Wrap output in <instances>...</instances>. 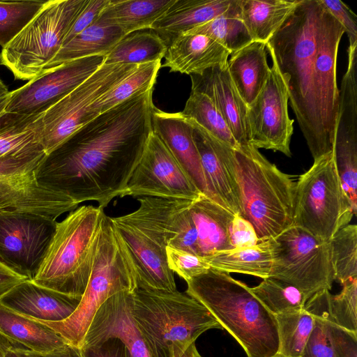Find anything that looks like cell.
<instances>
[{
	"label": "cell",
	"instance_id": "8992f818",
	"mask_svg": "<svg viewBox=\"0 0 357 357\" xmlns=\"http://www.w3.org/2000/svg\"><path fill=\"white\" fill-rule=\"evenodd\" d=\"M133 319L153 357H179L205 331L222 326L186 292L137 289L130 293Z\"/></svg>",
	"mask_w": 357,
	"mask_h": 357
},
{
	"label": "cell",
	"instance_id": "d6a6232c",
	"mask_svg": "<svg viewBox=\"0 0 357 357\" xmlns=\"http://www.w3.org/2000/svg\"><path fill=\"white\" fill-rule=\"evenodd\" d=\"M204 258L211 268L262 279L270 276L273 261L270 239L259 241L252 246L215 252Z\"/></svg>",
	"mask_w": 357,
	"mask_h": 357
},
{
	"label": "cell",
	"instance_id": "836d02e7",
	"mask_svg": "<svg viewBox=\"0 0 357 357\" xmlns=\"http://www.w3.org/2000/svg\"><path fill=\"white\" fill-rule=\"evenodd\" d=\"M149 30L125 36L105 56L104 63L139 65L161 61L167 45L156 33Z\"/></svg>",
	"mask_w": 357,
	"mask_h": 357
},
{
	"label": "cell",
	"instance_id": "d6986e66",
	"mask_svg": "<svg viewBox=\"0 0 357 357\" xmlns=\"http://www.w3.org/2000/svg\"><path fill=\"white\" fill-rule=\"evenodd\" d=\"M131 292H119L99 307L80 348L115 338L123 343L132 357H153L132 315Z\"/></svg>",
	"mask_w": 357,
	"mask_h": 357
},
{
	"label": "cell",
	"instance_id": "7dc6e473",
	"mask_svg": "<svg viewBox=\"0 0 357 357\" xmlns=\"http://www.w3.org/2000/svg\"><path fill=\"white\" fill-rule=\"evenodd\" d=\"M82 357H132L119 340L112 338L98 344L80 348Z\"/></svg>",
	"mask_w": 357,
	"mask_h": 357
},
{
	"label": "cell",
	"instance_id": "f6af8a7d",
	"mask_svg": "<svg viewBox=\"0 0 357 357\" xmlns=\"http://www.w3.org/2000/svg\"><path fill=\"white\" fill-rule=\"evenodd\" d=\"M329 13L342 26L349 38V45L357 44L356 16L342 1L320 0Z\"/></svg>",
	"mask_w": 357,
	"mask_h": 357
},
{
	"label": "cell",
	"instance_id": "7a4b0ae2",
	"mask_svg": "<svg viewBox=\"0 0 357 357\" xmlns=\"http://www.w3.org/2000/svg\"><path fill=\"white\" fill-rule=\"evenodd\" d=\"M344 33L320 0H300L266 44L314 160L333 152L338 110L336 64Z\"/></svg>",
	"mask_w": 357,
	"mask_h": 357
},
{
	"label": "cell",
	"instance_id": "8d00e7d4",
	"mask_svg": "<svg viewBox=\"0 0 357 357\" xmlns=\"http://www.w3.org/2000/svg\"><path fill=\"white\" fill-rule=\"evenodd\" d=\"M206 35L223 45L230 54L254 42L241 15L239 0L225 13L185 32Z\"/></svg>",
	"mask_w": 357,
	"mask_h": 357
},
{
	"label": "cell",
	"instance_id": "f907efd6",
	"mask_svg": "<svg viewBox=\"0 0 357 357\" xmlns=\"http://www.w3.org/2000/svg\"><path fill=\"white\" fill-rule=\"evenodd\" d=\"M13 347L15 346L8 339L0 333V357H5L7 351Z\"/></svg>",
	"mask_w": 357,
	"mask_h": 357
},
{
	"label": "cell",
	"instance_id": "f35d334b",
	"mask_svg": "<svg viewBox=\"0 0 357 357\" xmlns=\"http://www.w3.org/2000/svg\"><path fill=\"white\" fill-rule=\"evenodd\" d=\"M250 289L274 316L302 308L308 300L297 287L271 277L263 279L257 286Z\"/></svg>",
	"mask_w": 357,
	"mask_h": 357
},
{
	"label": "cell",
	"instance_id": "6da1fadb",
	"mask_svg": "<svg viewBox=\"0 0 357 357\" xmlns=\"http://www.w3.org/2000/svg\"><path fill=\"white\" fill-rule=\"evenodd\" d=\"M153 91L132 96L75 131L45 155L39 181L78 205L94 201L104 209L123 197L152 132Z\"/></svg>",
	"mask_w": 357,
	"mask_h": 357
},
{
	"label": "cell",
	"instance_id": "f546056e",
	"mask_svg": "<svg viewBox=\"0 0 357 357\" xmlns=\"http://www.w3.org/2000/svg\"><path fill=\"white\" fill-rule=\"evenodd\" d=\"M176 0H110L98 19L121 29L125 36L150 29Z\"/></svg>",
	"mask_w": 357,
	"mask_h": 357
},
{
	"label": "cell",
	"instance_id": "3957f363",
	"mask_svg": "<svg viewBox=\"0 0 357 357\" xmlns=\"http://www.w3.org/2000/svg\"><path fill=\"white\" fill-rule=\"evenodd\" d=\"M138 208L109 217L133 263L138 289L177 291L169 268L166 247H173L185 229L187 209L193 201L150 197L137 198Z\"/></svg>",
	"mask_w": 357,
	"mask_h": 357
},
{
	"label": "cell",
	"instance_id": "db71d44e",
	"mask_svg": "<svg viewBox=\"0 0 357 357\" xmlns=\"http://www.w3.org/2000/svg\"><path fill=\"white\" fill-rule=\"evenodd\" d=\"M10 92L8 94L0 98V114L5 112L6 107L8 102Z\"/></svg>",
	"mask_w": 357,
	"mask_h": 357
},
{
	"label": "cell",
	"instance_id": "30bf717a",
	"mask_svg": "<svg viewBox=\"0 0 357 357\" xmlns=\"http://www.w3.org/2000/svg\"><path fill=\"white\" fill-rule=\"evenodd\" d=\"M354 215L333 152L314 160L295 185L294 226L329 241Z\"/></svg>",
	"mask_w": 357,
	"mask_h": 357
},
{
	"label": "cell",
	"instance_id": "277c9868",
	"mask_svg": "<svg viewBox=\"0 0 357 357\" xmlns=\"http://www.w3.org/2000/svg\"><path fill=\"white\" fill-rule=\"evenodd\" d=\"M186 282V293L206 307L248 357H271L278 353L275 317L249 287L213 268Z\"/></svg>",
	"mask_w": 357,
	"mask_h": 357
},
{
	"label": "cell",
	"instance_id": "e575fe53",
	"mask_svg": "<svg viewBox=\"0 0 357 357\" xmlns=\"http://www.w3.org/2000/svg\"><path fill=\"white\" fill-rule=\"evenodd\" d=\"M278 353L287 357H301L313 331L316 315L305 306L275 316Z\"/></svg>",
	"mask_w": 357,
	"mask_h": 357
},
{
	"label": "cell",
	"instance_id": "7402d4cb",
	"mask_svg": "<svg viewBox=\"0 0 357 357\" xmlns=\"http://www.w3.org/2000/svg\"><path fill=\"white\" fill-rule=\"evenodd\" d=\"M80 300L26 280L6 294L0 303L32 319L56 322L68 319Z\"/></svg>",
	"mask_w": 357,
	"mask_h": 357
},
{
	"label": "cell",
	"instance_id": "c3c4849f",
	"mask_svg": "<svg viewBox=\"0 0 357 357\" xmlns=\"http://www.w3.org/2000/svg\"><path fill=\"white\" fill-rule=\"evenodd\" d=\"M28 280L0 261V299L13 287Z\"/></svg>",
	"mask_w": 357,
	"mask_h": 357
},
{
	"label": "cell",
	"instance_id": "7c38bea8",
	"mask_svg": "<svg viewBox=\"0 0 357 357\" xmlns=\"http://www.w3.org/2000/svg\"><path fill=\"white\" fill-rule=\"evenodd\" d=\"M138 65L103 63L43 116L42 144L46 155L94 119L91 105L131 73Z\"/></svg>",
	"mask_w": 357,
	"mask_h": 357
},
{
	"label": "cell",
	"instance_id": "4fadbf2b",
	"mask_svg": "<svg viewBox=\"0 0 357 357\" xmlns=\"http://www.w3.org/2000/svg\"><path fill=\"white\" fill-rule=\"evenodd\" d=\"M45 155L0 160V213L31 214L56 220L78 207L66 195L39 181L37 172Z\"/></svg>",
	"mask_w": 357,
	"mask_h": 357
},
{
	"label": "cell",
	"instance_id": "681fc988",
	"mask_svg": "<svg viewBox=\"0 0 357 357\" xmlns=\"http://www.w3.org/2000/svg\"><path fill=\"white\" fill-rule=\"evenodd\" d=\"M29 357H82L80 348L67 344L53 351L40 354L26 349Z\"/></svg>",
	"mask_w": 357,
	"mask_h": 357
},
{
	"label": "cell",
	"instance_id": "f1b7e54d",
	"mask_svg": "<svg viewBox=\"0 0 357 357\" xmlns=\"http://www.w3.org/2000/svg\"><path fill=\"white\" fill-rule=\"evenodd\" d=\"M124 36V33L119 27L98 19L64 44L44 70L82 58L107 55Z\"/></svg>",
	"mask_w": 357,
	"mask_h": 357
},
{
	"label": "cell",
	"instance_id": "9f6ffc18",
	"mask_svg": "<svg viewBox=\"0 0 357 357\" xmlns=\"http://www.w3.org/2000/svg\"><path fill=\"white\" fill-rule=\"evenodd\" d=\"M271 357H287V356H283V355H282V354H280V353L278 352V353H276L275 354H274Z\"/></svg>",
	"mask_w": 357,
	"mask_h": 357
},
{
	"label": "cell",
	"instance_id": "b9f144b4",
	"mask_svg": "<svg viewBox=\"0 0 357 357\" xmlns=\"http://www.w3.org/2000/svg\"><path fill=\"white\" fill-rule=\"evenodd\" d=\"M342 285L340 294H330L326 314L335 324L357 333V278L350 279Z\"/></svg>",
	"mask_w": 357,
	"mask_h": 357
},
{
	"label": "cell",
	"instance_id": "5bb4252c",
	"mask_svg": "<svg viewBox=\"0 0 357 357\" xmlns=\"http://www.w3.org/2000/svg\"><path fill=\"white\" fill-rule=\"evenodd\" d=\"M202 194L152 131L128 181L125 196L195 201Z\"/></svg>",
	"mask_w": 357,
	"mask_h": 357
},
{
	"label": "cell",
	"instance_id": "d590c367",
	"mask_svg": "<svg viewBox=\"0 0 357 357\" xmlns=\"http://www.w3.org/2000/svg\"><path fill=\"white\" fill-rule=\"evenodd\" d=\"M160 67L161 61L138 65L131 73L91 105L92 116L96 118L132 96L154 88Z\"/></svg>",
	"mask_w": 357,
	"mask_h": 357
},
{
	"label": "cell",
	"instance_id": "7bdbcfd3",
	"mask_svg": "<svg viewBox=\"0 0 357 357\" xmlns=\"http://www.w3.org/2000/svg\"><path fill=\"white\" fill-rule=\"evenodd\" d=\"M166 255L169 268L185 282L211 268L204 257L179 248L167 245Z\"/></svg>",
	"mask_w": 357,
	"mask_h": 357
},
{
	"label": "cell",
	"instance_id": "8fae6325",
	"mask_svg": "<svg viewBox=\"0 0 357 357\" xmlns=\"http://www.w3.org/2000/svg\"><path fill=\"white\" fill-rule=\"evenodd\" d=\"M273 278L294 285L307 297L330 290L335 280L329 241L291 226L270 239Z\"/></svg>",
	"mask_w": 357,
	"mask_h": 357
},
{
	"label": "cell",
	"instance_id": "9a60e30c",
	"mask_svg": "<svg viewBox=\"0 0 357 357\" xmlns=\"http://www.w3.org/2000/svg\"><path fill=\"white\" fill-rule=\"evenodd\" d=\"M272 61L261 91L248 106L249 144L256 149L280 151L291 156L290 142L294 119L288 113L289 93L285 82Z\"/></svg>",
	"mask_w": 357,
	"mask_h": 357
},
{
	"label": "cell",
	"instance_id": "ac0fdd59",
	"mask_svg": "<svg viewBox=\"0 0 357 357\" xmlns=\"http://www.w3.org/2000/svg\"><path fill=\"white\" fill-rule=\"evenodd\" d=\"M188 120L192 126L193 138L211 199L233 214L240 215L239 193L231 160V147L208 134L193 120Z\"/></svg>",
	"mask_w": 357,
	"mask_h": 357
},
{
	"label": "cell",
	"instance_id": "83f0119b",
	"mask_svg": "<svg viewBox=\"0 0 357 357\" xmlns=\"http://www.w3.org/2000/svg\"><path fill=\"white\" fill-rule=\"evenodd\" d=\"M0 333L15 347L46 354L68 343L42 322L20 314L0 303Z\"/></svg>",
	"mask_w": 357,
	"mask_h": 357
},
{
	"label": "cell",
	"instance_id": "52a82bcc",
	"mask_svg": "<svg viewBox=\"0 0 357 357\" xmlns=\"http://www.w3.org/2000/svg\"><path fill=\"white\" fill-rule=\"evenodd\" d=\"M241 213L259 241L294 225L295 183L252 145L231 149Z\"/></svg>",
	"mask_w": 357,
	"mask_h": 357
},
{
	"label": "cell",
	"instance_id": "e0dca14e",
	"mask_svg": "<svg viewBox=\"0 0 357 357\" xmlns=\"http://www.w3.org/2000/svg\"><path fill=\"white\" fill-rule=\"evenodd\" d=\"M53 219L0 213V261L32 280L54 231Z\"/></svg>",
	"mask_w": 357,
	"mask_h": 357
},
{
	"label": "cell",
	"instance_id": "d4e9b609",
	"mask_svg": "<svg viewBox=\"0 0 357 357\" xmlns=\"http://www.w3.org/2000/svg\"><path fill=\"white\" fill-rule=\"evenodd\" d=\"M43 114H0V160L46 154L42 144Z\"/></svg>",
	"mask_w": 357,
	"mask_h": 357
},
{
	"label": "cell",
	"instance_id": "1f68e13d",
	"mask_svg": "<svg viewBox=\"0 0 357 357\" xmlns=\"http://www.w3.org/2000/svg\"><path fill=\"white\" fill-rule=\"evenodd\" d=\"M300 0H239L242 21L253 41L266 44Z\"/></svg>",
	"mask_w": 357,
	"mask_h": 357
},
{
	"label": "cell",
	"instance_id": "ffe728a7",
	"mask_svg": "<svg viewBox=\"0 0 357 357\" xmlns=\"http://www.w3.org/2000/svg\"><path fill=\"white\" fill-rule=\"evenodd\" d=\"M190 77L192 91L202 93L212 100L238 146L249 145L248 106L231 80L227 65L216 66Z\"/></svg>",
	"mask_w": 357,
	"mask_h": 357
},
{
	"label": "cell",
	"instance_id": "bcb514c9",
	"mask_svg": "<svg viewBox=\"0 0 357 357\" xmlns=\"http://www.w3.org/2000/svg\"><path fill=\"white\" fill-rule=\"evenodd\" d=\"M229 239L233 248L252 246L259 241L253 226L239 214L234 215Z\"/></svg>",
	"mask_w": 357,
	"mask_h": 357
},
{
	"label": "cell",
	"instance_id": "603a6c76",
	"mask_svg": "<svg viewBox=\"0 0 357 357\" xmlns=\"http://www.w3.org/2000/svg\"><path fill=\"white\" fill-rule=\"evenodd\" d=\"M229 55L227 49L206 35L184 33L167 46L164 67L171 72L200 75L214 66L227 65Z\"/></svg>",
	"mask_w": 357,
	"mask_h": 357
},
{
	"label": "cell",
	"instance_id": "9c48e42d",
	"mask_svg": "<svg viewBox=\"0 0 357 357\" xmlns=\"http://www.w3.org/2000/svg\"><path fill=\"white\" fill-rule=\"evenodd\" d=\"M86 1H47L38 13L2 48L0 64L15 79L30 81L37 77L62 47Z\"/></svg>",
	"mask_w": 357,
	"mask_h": 357
},
{
	"label": "cell",
	"instance_id": "11a10c76",
	"mask_svg": "<svg viewBox=\"0 0 357 357\" xmlns=\"http://www.w3.org/2000/svg\"><path fill=\"white\" fill-rule=\"evenodd\" d=\"M9 91L6 86V84L3 82V81L0 79V98L4 96L9 93Z\"/></svg>",
	"mask_w": 357,
	"mask_h": 357
},
{
	"label": "cell",
	"instance_id": "5b68a950",
	"mask_svg": "<svg viewBox=\"0 0 357 357\" xmlns=\"http://www.w3.org/2000/svg\"><path fill=\"white\" fill-rule=\"evenodd\" d=\"M107 215L82 205L55 222L54 231L31 280L41 287L82 298L88 284Z\"/></svg>",
	"mask_w": 357,
	"mask_h": 357
},
{
	"label": "cell",
	"instance_id": "4316f807",
	"mask_svg": "<svg viewBox=\"0 0 357 357\" xmlns=\"http://www.w3.org/2000/svg\"><path fill=\"white\" fill-rule=\"evenodd\" d=\"M229 56V75L241 98L248 106L261 91L270 73L266 44L254 41Z\"/></svg>",
	"mask_w": 357,
	"mask_h": 357
},
{
	"label": "cell",
	"instance_id": "2e32d148",
	"mask_svg": "<svg viewBox=\"0 0 357 357\" xmlns=\"http://www.w3.org/2000/svg\"><path fill=\"white\" fill-rule=\"evenodd\" d=\"M106 55H96L44 70L24 86L10 92L5 112L24 114L45 113L93 74Z\"/></svg>",
	"mask_w": 357,
	"mask_h": 357
},
{
	"label": "cell",
	"instance_id": "f5cc1de1",
	"mask_svg": "<svg viewBox=\"0 0 357 357\" xmlns=\"http://www.w3.org/2000/svg\"><path fill=\"white\" fill-rule=\"evenodd\" d=\"M179 357H202L199 353L195 342L191 344L180 356Z\"/></svg>",
	"mask_w": 357,
	"mask_h": 357
},
{
	"label": "cell",
	"instance_id": "44dd1931",
	"mask_svg": "<svg viewBox=\"0 0 357 357\" xmlns=\"http://www.w3.org/2000/svg\"><path fill=\"white\" fill-rule=\"evenodd\" d=\"M152 131L162 141L200 192L211 198L192 126L181 112L152 110Z\"/></svg>",
	"mask_w": 357,
	"mask_h": 357
},
{
	"label": "cell",
	"instance_id": "484cf974",
	"mask_svg": "<svg viewBox=\"0 0 357 357\" xmlns=\"http://www.w3.org/2000/svg\"><path fill=\"white\" fill-rule=\"evenodd\" d=\"M189 211L196 228L199 256L233 248L229 227L234 214L204 195L192 202Z\"/></svg>",
	"mask_w": 357,
	"mask_h": 357
},
{
	"label": "cell",
	"instance_id": "60d3db41",
	"mask_svg": "<svg viewBox=\"0 0 357 357\" xmlns=\"http://www.w3.org/2000/svg\"><path fill=\"white\" fill-rule=\"evenodd\" d=\"M47 1H0V45L6 46L38 13Z\"/></svg>",
	"mask_w": 357,
	"mask_h": 357
},
{
	"label": "cell",
	"instance_id": "ee69618b",
	"mask_svg": "<svg viewBox=\"0 0 357 357\" xmlns=\"http://www.w3.org/2000/svg\"><path fill=\"white\" fill-rule=\"evenodd\" d=\"M109 2L110 0H86L68 31L63 45L93 24Z\"/></svg>",
	"mask_w": 357,
	"mask_h": 357
},
{
	"label": "cell",
	"instance_id": "ba28073f",
	"mask_svg": "<svg viewBox=\"0 0 357 357\" xmlns=\"http://www.w3.org/2000/svg\"><path fill=\"white\" fill-rule=\"evenodd\" d=\"M138 289L132 259L107 216L86 289L75 312L66 319L37 320L80 348L99 307L111 296Z\"/></svg>",
	"mask_w": 357,
	"mask_h": 357
},
{
	"label": "cell",
	"instance_id": "4dcf8cb0",
	"mask_svg": "<svg viewBox=\"0 0 357 357\" xmlns=\"http://www.w3.org/2000/svg\"><path fill=\"white\" fill-rule=\"evenodd\" d=\"M315 324L301 357H357V333L332 322L326 311H316Z\"/></svg>",
	"mask_w": 357,
	"mask_h": 357
},
{
	"label": "cell",
	"instance_id": "cb8c5ba5",
	"mask_svg": "<svg viewBox=\"0 0 357 357\" xmlns=\"http://www.w3.org/2000/svg\"><path fill=\"white\" fill-rule=\"evenodd\" d=\"M234 0H176L151 25L168 46L176 37L227 12Z\"/></svg>",
	"mask_w": 357,
	"mask_h": 357
},
{
	"label": "cell",
	"instance_id": "ab89813d",
	"mask_svg": "<svg viewBox=\"0 0 357 357\" xmlns=\"http://www.w3.org/2000/svg\"><path fill=\"white\" fill-rule=\"evenodd\" d=\"M335 280L341 284L357 278V227L347 225L330 240Z\"/></svg>",
	"mask_w": 357,
	"mask_h": 357
},
{
	"label": "cell",
	"instance_id": "74e56055",
	"mask_svg": "<svg viewBox=\"0 0 357 357\" xmlns=\"http://www.w3.org/2000/svg\"><path fill=\"white\" fill-rule=\"evenodd\" d=\"M181 112L185 118L193 120L208 134L227 146L233 149L239 147L222 115L206 95L191 90L184 109Z\"/></svg>",
	"mask_w": 357,
	"mask_h": 357
},
{
	"label": "cell",
	"instance_id": "816d5d0a",
	"mask_svg": "<svg viewBox=\"0 0 357 357\" xmlns=\"http://www.w3.org/2000/svg\"><path fill=\"white\" fill-rule=\"evenodd\" d=\"M5 357H29V356L25 348L13 347L7 351Z\"/></svg>",
	"mask_w": 357,
	"mask_h": 357
}]
</instances>
